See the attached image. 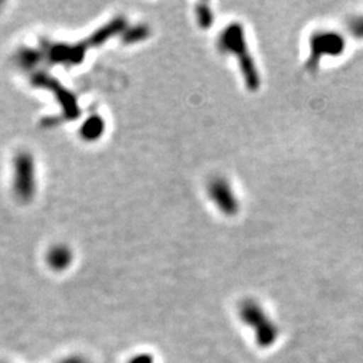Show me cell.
<instances>
[{"instance_id": "6da1fadb", "label": "cell", "mask_w": 363, "mask_h": 363, "mask_svg": "<svg viewBox=\"0 0 363 363\" xmlns=\"http://www.w3.org/2000/svg\"><path fill=\"white\" fill-rule=\"evenodd\" d=\"M240 316L255 330L256 343L261 349L271 347L279 337V330L255 300H245L240 307Z\"/></svg>"}, {"instance_id": "7a4b0ae2", "label": "cell", "mask_w": 363, "mask_h": 363, "mask_svg": "<svg viewBox=\"0 0 363 363\" xmlns=\"http://www.w3.org/2000/svg\"><path fill=\"white\" fill-rule=\"evenodd\" d=\"M220 45L225 50L235 52V55L240 57L241 69L244 72V77L247 79V84L250 89H257L259 85V78L256 72V67L253 65V61L247 50V43L244 38V31L241 26L233 25L228 30L223 31L220 37Z\"/></svg>"}, {"instance_id": "3957f363", "label": "cell", "mask_w": 363, "mask_h": 363, "mask_svg": "<svg viewBox=\"0 0 363 363\" xmlns=\"http://www.w3.org/2000/svg\"><path fill=\"white\" fill-rule=\"evenodd\" d=\"M343 39L337 34L323 33L311 38V61L310 66H316L323 55H337L343 50Z\"/></svg>"}, {"instance_id": "277c9868", "label": "cell", "mask_w": 363, "mask_h": 363, "mask_svg": "<svg viewBox=\"0 0 363 363\" xmlns=\"http://www.w3.org/2000/svg\"><path fill=\"white\" fill-rule=\"evenodd\" d=\"M210 194L213 196L214 202H217V205L220 206L225 213L234 214L237 211V202L234 198L232 190L229 189V186L223 181L213 182L211 187H210Z\"/></svg>"}, {"instance_id": "5b68a950", "label": "cell", "mask_w": 363, "mask_h": 363, "mask_svg": "<svg viewBox=\"0 0 363 363\" xmlns=\"http://www.w3.org/2000/svg\"><path fill=\"white\" fill-rule=\"evenodd\" d=\"M49 259L52 262V268L61 269V268H65L66 265L69 264L70 256L65 249H54L49 256Z\"/></svg>"}, {"instance_id": "8992f818", "label": "cell", "mask_w": 363, "mask_h": 363, "mask_svg": "<svg viewBox=\"0 0 363 363\" xmlns=\"http://www.w3.org/2000/svg\"><path fill=\"white\" fill-rule=\"evenodd\" d=\"M128 363H154V358L150 354H139L133 357Z\"/></svg>"}, {"instance_id": "52a82bcc", "label": "cell", "mask_w": 363, "mask_h": 363, "mask_svg": "<svg viewBox=\"0 0 363 363\" xmlns=\"http://www.w3.org/2000/svg\"><path fill=\"white\" fill-rule=\"evenodd\" d=\"M61 363H89V361L81 355H72L64 361H61Z\"/></svg>"}, {"instance_id": "ba28073f", "label": "cell", "mask_w": 363, "mask_h": 363, "mask_svg": "<svg viewBox=\"0 0 363 363\" xmlns=\"http://www.w3.org/2000/svg\"><path fill=\"white\" fill-rule=\"evenodd\" d=\"M357 31L358 35H363V21L362 22H358L355 26H354V33Z\"/></svg>"}, {"instance_id": "9c48e42d", "label": "cell", "mask_w": 363, "mask_h": 363, "mask_svg": "<svg viewBox=\"0 0 363 363\" xmlns=\"http://www.w3.org/2000/svg\"><path fill=\"white\" fill-rule=\"evenodd\" d=\"M0 363H1V362H0Z\"/></svg>"}]
</instances>
